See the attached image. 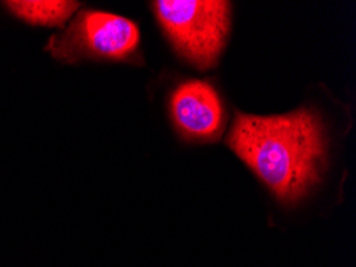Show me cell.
I'll use <instances>...</instances> for the list:
<instances>
[{
  "instance_id": "obj_1",
  "label": "cell",
  "mask_w": 356,
  "mask_h": 267,
  "mask_svg": "<svg viewBox=\"0 0 356 267\" xmlns=\"http://www.w3.org/2000/svg\"><path fill=\"white\" fill-rule=\"evenodd\" d=\"M227 146L284 205L300 201L326 171L325 125L310 107L282 116L236 112Z\"/></svg>"
},
{
  "instance_id": "obj_2",
  "label": "cell",
  "mask_w": 356,
  "mask_h": 267,
  "mask_svg": "<svg viewBox=\"0 0 356 267\" xmlns=\"http://www.w3.org/2000/svg\"><path fill=\"white\" fill-rule=\"evenodd\" d=\"M152 10L166 39L181 58L198 70L218 66L230 32V2L157 0Z\"/></svg>"
},
{
  "instance_id": "obj_3",
  "label": "cell",
  "mask_w": 356,
  "mask_h": 267,
  "mask_svg": "<svg viewBox=\"0 0 356 267\" xmlns=\"http://www.w3.org/2000/svg\"><path fill=\"white\" fill-rule=\"evenodd\" d=\"M139 45L141 32L134 21L104 10L85 8L61 32L48 39L45 52L63 64L141 63Z\"/></svg>"
},
{
  "instance_id": "obj_4",
  "label": "cell",
  "mask_w": 356,
  "mask_h": 267,
  "mask_svg": "<svg viewBox=\"0 0 356 267\" xmlns=\"http://www.w3.org/2000/svg\"><path fill=\"white\" fill-rule=\"evenodd\" d=\"M170 112L177 132L193 143H214L224 130V107L211 84L187 80L175 89Z\"/></svg>"
},
{
  "instance_id": "obj_5",
  "label": "cell",
  "mask_w": 356,
  "mask_h": 267,
  "mask_svg": "<svg viewBox=\"0 0 356 267\" xmlns=\"http://www.w3.org/2000/svg\"><path fill=\"white\" fill-rule=\"evenodd\" d=\"M0 5L26 24L63 27L72 20L82 3L72 0H5Z\"/></svg>"
}]
</instances>
